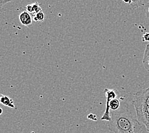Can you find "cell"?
<instances>
[{"label": "cell", "instance_id": "cell-1", "mask_svg": "<svg viewBox=\"0 0 149 133\" xmlns=\"http://www.w3.org/2000/svg\"><path fill=\"white\" fill-rule=\"evenodd\" d=\"M111 120L108 122V129L114 133H134V118L127 108L120 107L117 110L110 112Z\"/></svg>", "mask_w": 149, "mask_h": 133}, {"label": "cell", "instance_id": "cell-2", "mask_svg": "<svg viewBox=\"0 0 149 133\" xmlns=\"http://www.w3.org/2000/svg\"><path fill=\"white\" fill-rule=\"evenodd\" d=\"M133 105L136 119L149 129V87L134 94Z\"/></svg>", "mask_w": 149, "mask_h": 133}, {"label": "cell", "instance_id": "cell-3", "mask_svg": "<svg viewBox=\"0 0 149 133\" xmlns=\"http://www.w3.org/2000/svg\"><path fill=\"white\" fill-rule=\"evenodd\" d=\"M104 92L106 95V108L105 111L103 115L101 117V120L103 121H107L109 122L111 120V114H110V109L109 107V102L113 99L116 98L117 97V91L113 89H108V88H105L104 90Z\"/></svg>", "mask_w": 149, "mask_h": 133}, {"label": "cell", "instance_id": "cell-4", "mask_svg": "<svg viewBox=\"0 0 149 133\" xmlns=\"http://www.w3.org/2000/svg\"><path fill=\"white\" fill-rule=\"evenodd\" d=\"M19 20L22 25L29 26L32 24V18L28 11H23L19 15Z\"/></svg>", "mask_w": 149, "mask_h": 133}, {"label": "cell", "instance_id": "cell-5", "mask_svg": "<svg viewBox=\"0 0 149 133\" xmlns=\"http://www.w3.org/2000/svg\"><path fill=\"white\" fill-rule=\"evenodd\" d=\"M134 133H149V129L136 119L134 124Z\"/></svg>", "mask_w": 149, "mask_h": 133}, {"label": "cell", "instance_id": "cell-6", "mask_svg": "<svg viewBox=\"0 0 149 133\" xmlns=\"http://www.w3.org/2000/svg\"><path fill=\"white\" fill-rule=\"evenodd\" d=\"M13 102H13L12 99L0 94V104L4 105L5 106H7L8 108L14 109L15 105Z\"/></svg>", "mask_w": 149, "mask_h": 133}, {"label": "cell", "instance_id": "cell-7", "mask_svg": "<svg viewBox=\"0 0 149 133\" xmlns=\"http://www.w3.org/2000/svg\"><path fill=\"white\" fill-rule=\"evenodd\" d=\"M143 64L144 68L148 72H149V44L145 47L143 58Z\"/></svg>", "mask_w": 149, "mask_h": 133}, {"label": "cell", "instance_id": "cell-8", "mask_svg": "<svg viewBox=\"0 0 149 133\" xmlns=\"http://www.w3.org/2000/svg\"><path fill=\"white\" fill-rule=\"evenodd\" d=\"M109 107L110 110L115 111L118 110V109L120 107V101H118L117 98L113 99L111 100L109 102Z\"/></svg>", "mask_w": 149, "mask_h": 133}, {"label": "cell", "instance_id": "cell-9", "mask_svg": "<svg viewBox=\"0 0 149 133\" xmlns=\"http://www.w3.org/2000/svg\"><path fill=\"white\" fill-rule=\"evenodd\" d=\"M131 6L133 9L138 8L143 5V0H131Z\"/></svg>", "mask_w": 149, "mask_h": 133}, {"label": "cell", "instance_id": "cell-10", "mask_svg": "<svg viewBox=\"0 0 149 133\" xmlns=\"http://www.w3.org/2000/svg\"><path fill=\"white\" fill-rule=\"evenodd\" d=\"M45 19V15L44 13L42 12H40L38 13H36V15L33 17V19L36 22L38 21H43Z\"/></svg>", "mask_w": 149, "mask_h": 133}, {"label": "cell", "instance_id": "cell-11", "mask_svg": "<svg viewBox=\"0 0 149 133\" xmlns=\"http://www.w3.org/2000/svg\"><path fill=\"white\" fill-rule=\"evenodd\" d=\"M33 10H34V13H37L40 12H42V8L40 6V4H38V3H35L33 4Z\"/></svg>", "mask_w": 149, "mask_h": 133}, {"label": "cell", "instance_id": "cell-12", "mask_svg": "<svg viewBox=\"0 0 149 133\" xmlns=\"http://www.w3.org/2000/svg\"><path fill=\"white\" fill-rule=\"evenodd\" d=\"M87 118L89 119V120H93V121H97V116L96 115H94L93 113H90L87 115Z\"/></svg>", "mask_w": 149, "mask_h": 133}, {"label": "cell", "instance_id": "cell-13", "mask_svg": "<svg viewBox=\"0 0 149 133\" xmlns=\"http://www.w3.org/2000/svg\"><path fill=\"white\" fill-rule=\"evenodd\" d=\"M14 1V0H0V9H1L3 6L5 5L6 3Z\"/></svg>", "mask_w": 149, "mask_h": 133}, {"label": "cell", "instance_id": "cell-14", "mask_svg": "<svg viewBox=\"0 0 149 133\" xmlns=\"http://www.w3.org/2000/svg\"><path fill=\"white\" fill-rule=\"evenodd\" d=\"M142 40L143 42H149V33H145L142 37Z\"/></svg>", "mask_w": 149, "mask_h": 133}, {"label": "cell", "instance_id": "cell-15", "mask_svg": "<svg viewBox=\"0 0 149 133\" xmlns=\"http://www.w3.org/2000/svg\"><path fill=\"white\" fill-rule=\"evenodd\" d=\"M26 8L27 11H28V12L34 13V10H33V5H27Z\"/></svg>", "mask_w": 149, "mask_h": 133}, {"label": "cell", "instance_id": "cell-16", "mask_svg": "<svg viewBox=\"0 0 149 133\" xmlns=\"http://www.w3.org/2000/svg\"><path fill=\"white\" fill-rule=\"evenodd\" d=\"M145 13H146L147 18L149 19V2L146 5V6H145Z\"/></svg>", "mask_w": 149, "mask_h": 133}, {"label": "cell", "instance_id": "cell-17", "mask_svg": "<svg viewBox=\"0 0 149 133\" xmlns=\"http://www.w3.org/2000/svg\"><path fill=\"white\" fill-rule=\"evenodd\" d=\"M123 1L124 2V3H127V4H130V5H131V0H123Z\"/></svg>", "mask_w": 149, "mask_h": 133}, {"label": "cell", "instance_id": "cell-18", "mask_svg": "<svg viewBox=\"0 0 149 133\" xmlns=\"http://www.w3.org/2000/svg\"><path fill=\"white\" fill-rule=\"evenodd\" d=\"M2 113H3V110L1 108H0V115H2Z\"/></svg>", "mask_w": 149, "mask_h": 133}]
</instances>
